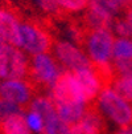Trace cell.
Segmentation results:
<instances>
[{
  "instance_id": "d4e9b609",
  "label": "cell",
  "mask_w": 132,
  "mask_h": 134,
  "mask_svg": "<svg viewBox=\"0 0 132 134\" xmlns=\"http://www.w3.org/2000/svg\"><path fill=\"white\" fill-rule=\"evenodd\" d=\"M112 134H132V125H128V126H120L118 130H115Z\"/></svg>"
},
{
  "instance_id": "3957f363",
  "label": "cell",
  "mask_w": 132,
  "mask_h": 134,
  "mask_svg": "<svg viewBox=\"0 0 132 134\" xmlns=\"http://www.w3.org/2000/svg\"><path fill=\"white\" fill-rule=\"evenodd\" d=\"M53 43L52 35L44 25L33 20H21L16 47L25 52L29 57L50 52Z\"/></svg>"
},
{
  "instance_id": "d6986e66",
  "label": "cell",
  "mask_w": 132,
  "mask_h": 134,
  "mask_svg": "<svg viewBox=\"0 0 132 134\" xmlns=\"http://www.w3.org/2000/svg\"><path fill=\"white\" fill-rule=\"evenodd\" d=\"M114 35H116L118 37H124V39H132V24L127 20L125 16L122 17H115L114 23L111 27Z\"/></svg>"
},
{
  "instance_id": "cb8c5ba5",
  "label": "cell",
  "mask_w": 132,
  "mask_h": 134,
  "mask_svg": "<svg viewBox=\"0 0 132 134\" xmlns=\"http://www.w3.org/2000/svg\"><path fill=\"white\" fill-rule=\"evenodd\" d=\"M107 2L116 13L125 12L132 7V0H107Z\"/></svg>"
},
{
  "instance_id": "7a4b0ae2",
  "label": "cell",
  "mask_w": 132,
  "mask_h": 134,
  "mask_svg": "<svg viewBox=\"0 0 132 134\" xmlns=\"http://www.w3.org/2000/svg\"><path fill=\"white\" fill-rule=\"evenodd\" d=\"M95 108L104 120L116 126L132 125V104L119 96L111 85L104 86L95 98Z\"/></svg>"
},
{
  "instance_id": "7402d4cb",
  "label": "cell",
  "mask_w": 132,
  "mask_h": 134,
  "mask_svg": "<svg viewBox=\"0 0 132 134\" xmlns=\"http://www.w3.org/2000/svg\"><path fill=\"white\" fill-rule=\"evenodd\" d=\"M111 68L114 76L132 73V60H112Z\"/></svg>"
},
{
  "instance_id": "2e32d148",
  "label": "cell",
  "mask_w": 132,
  "mask_h": 134,
  "mask_svg": "<svg viewBox=\"0 0 132 134\" xmlns=\"http://www.w3.org/2000/svg\"><path fill=\"white\" fill-rule=\"evenodd\" d=\"M112 60H132V39L115 37Z\"/></svg>"
},
{
  "instance_id": "484cf974",
  "label": "cell",
  "mask_w": 132,
  "mask_h": 134,
  "mask_svg": "<svg viewBox=\"0 0 132 134\" xmlns=\"http://www.w3.org/2000/svg\"><path fill=\"white\" fill-rule=\"evenodd\" d=\"M124 16L127 17V20H128V21H129V23L132 24V7H131L129 9H127V11L124 12Z\"/></svg>"
},
{
  "instance_id": "ba28073f",
  "label": "cell",
  "mask_w": 132,
  "mask_h": 134,
  "mask_svg": "<svg viewBox=\"0 0 132 134\" xmlns=\"http://www.w3.org/2000/svg\"><path fill=\"white\" fill-rule=\"evenodd\" d=\"M0 97H3L17 106H28L34 97V85L25 79H7L0 81Z\"/></svg>"
},
{
  "instance_id": "52a82bcc",
  "label": "cell",
  "mask_w": 132,
  "mask_h": 134,
  "mask_svg": "<svg viewBox=\"0 0 132 134\" xmlns=\"http://www.w3.org/2000/svg\"><path fill=\"white\" fill-rule=\"evenodd\" d=\"M48 94L54 102L77 101V102L89 104L83 93V89L77 79V74H75V72L70 70H64L57 82L48 90Z\"/></svg>"
},
{
  "instance_id": "4316f807",
  "label": "cell",
  "mask_w": 132,
  "mask_h": 134,
  "mask_svg": "<svg viewBox=\"0 0 132 134\" xmlns=\"http://www.w3.org/2000/svg\"><path fill=\"white\" fill-rule=\"evenodd\" d=\"M2 2H3L4 5H11V4L15 2V0H2Z\"/></svg>"
},
{
  "instance_id": "4fadbf2b",
  "label": "cell",
  "mask_w": 132,
  "mask_h": 134,
  "mask_svg": "<svg viewBox=\"0 0 132 134\" xmlns=\"http://www.w3.org/2000/svg\"><path fill=\"white\" fill-rule=\"evenodd\" d=\"M0 134H32L25 122L24 110L0 121Z\"/></svg>"
},
{
  "instance_id": "8fae6325",
  "label": "cell",
  "mask_w": 132,
  "mask_h": 134,
  "mask_svg": "<svg viewBox=\"0 0 132 134\" xmlns=\"http://www.w3.org/2000/svg\"><path fill=\"white\" fill-rule=\"evenodd\" d=\"M106 120L97 110L95 106H90L87 113L74 125H70V134H104Z\"/></svg>"
},
{
  "instance_id": "ac0fdd59",
  "label": "cell",
  "mask_w": 132,
  "mask_h": 134,
  "mask_svg": "<svg viewBox=\"0 0 132 134\" xmlns=\"http://www.w3.org/2000/svg\"><path fill=\"white\" fill-rule=\"evenodd\" d=\"M90 0H58L60 11L69 13V15H77L83 13L89 5Z\"/></svg>"
},
{
  "instance_id": "5b68a950",
  "label": "cell",
  "mask_w": 132,
  "mask_h": 134,
  "mask_svg": "<svg viewBox=\"0 0 132 134\" xmlns=\"http://www.w3.org/2000/svg\"><path fill=\"white\" fill-rule=\"evenodd\" d=\"M29 73V56L18 47L0 40V80L25 79Z\"/></svg>"
},
{
  "instance_id": "9c48e42d",
  "label": "cell",
  "mask_w": 132,
  "mask_h": 134,
  "mask_svg": "<svg viewBox=\"0 0 132 134\" xmlns=\"http://www.w3.org/2000/svg\"><path fill=\"white\" fill-rule=\"evenodd\" d=\"M83 15L86 29L111 28L115 17L118 16L107 0H90Z\"/></svg>"
},
{
  "instance_id": "ffe728a7",
  "label": "cell",
  "mask_w": 132,
  "mask_h": 134,
  "mask_svg": "<svg viewBox=\"0 0 132 134\" xmlns=\"http://www.w3.org/2000/svg\"><path fill=\"white\" fill-rule=\"evenodd\" d=\"M30 3L36 9H39L41 13L53 16L60 13V5H58V0H30Z\"/></svg>"
},
{
  "instance_id": "e0dca14e",
  "label": "cell",
  "mask_w": 132,
  "mask_h": 134,
  "mask_svg": "<svg viewBox=\"0 0 132 134\" xmlns=\"http://www.w3.org/2000/svg\"><path fill=\"white\" fill-rule=\"evenodd\" d=\"M24 117H25V122L29 130L32 131V134H44L45 121L39 111L28 108L27 110H24Z\"/></svg>"
},
{
  "instance_id": "6da1fadb",
  "label": "cell",
  "mask_w": 132,
  "mask_h": 134,
  "mask_svg": "<svg viewBox=\"0 0 132 134\" xmlns=\"http://www.w3.org/2000/svg\"><path fill=\"white\" fill-rule=\"evenodd\" d=\"M114 41L115 35L111 28H97L85 31L81 45L92 66L97 69H112Z\"/></svg>"
},
{
  "instance_id": "8992f818",
  "label": "cell",
  "mask_w": 132,
  "mask_h": 134,
  "mask_svg": "<svg viewBox=\"0 0 132 134\" xmlns=\"http://www.w3.org/2000/svg\"><path fill=\"white\" fill-rule=\"evenodd\" d=\"M52 52L55 60L64 68V70L77 72L91 66L87 54L85 53L82 45L78 43H74L66 39L57 40L53 43Z\"/></svg>"
},
{
  "instance_id": "5bb4252c",
  "label": "cell",
  "mask_w": 132,
  "mask_h": 134,
  "mask_svg": "<svg viewBox=\"0 0 132 134\" xmlns=\"http://www.w3.org/2000/svg\"><path fill=\"white\" fill-rule=\"evenodd\" d=\"M110 85L119 96L132 104V73L114 76Z\"/></svg>"
},
{
  "instance_id": "603a6c76",
  "label": "cell",
  "mask_w": 132,
  "mask_h": 134,
  "mask_svg": "<svg viewBox=\"0 0 132 134\" xmlns=\"http://www.w3.org/2000/svg\"><path fill=\"white\" fill-rule=\"evenodd\" d=\"M85 31H86V29H85ZM83 35H85V32H83L78 25H74V24L67 25L66 29H65L66 40H70V41H74V43H78V44L82 43Z\"/></svg>"
},
{
  "instance_id": "9a60e30c",
  "label": "cell",
  "mask_w": 132,
  "mask_h": 134,
  "mask_svg": "<svg viewBox=\"0 0 132 134\" xmlns=\"http://www.w3.org/2000/svg\"><path fill=\"white\" fill-rule=\"evenodd\" d=\"M44 121H45L44 134H70V125H67L65 121L60 118L57 110L46 116Z\"/></svg>"
},
{
  "instance_id": "277c9868",
  "label": "cell",
  "mask_w": 132,
  "mask_h": 134,
  "mask_svg": "<svg viewBox=\"0 0 132 134\" xmlns=\"http://www.w3.org/2000/svg\"><path fill=\"white\" fill-rule=\"evenodd\" d=\"M64 73V68L55 60V57L50 52L34 54L29 59V73L28 79L33 85L50 89L60 76Z\"/></svg>"
},
{
  "instance_id": "7c38bea8",
  "label": "cell",
  "mask_w": 132,
  "mask_h": 134,
  "mask_svg": "<svg viewBox=\"0 0 132 134\" xmlns=\"http://www.w3.org/2000/svg\"><path fill=\"white\" fill-rule=\"evenodd\" d=\"M54 104L60 118L67 125H74L75 122H78L90 109V104L77 101H60Z\"/></svg>"
},
{
  "instance_id": "44dd1931",
  "label": "cell",
  "mask_w": 132,
  "mask_h": 134,
  "mask_svg": "<svg viewBox=\"0 0 132 134\" xmlns=\"http://www.w3.org/2000/svg\"><path fill=\"white\" fill-rule=\"evenodd\" d=\"M21 110H23V108L17 106L16 104H13L3 97H0V121H3L7 117L12 116V114H15L17 111H21Z\"/></svg>"
},
{
  "instance_id": "30bf717a",
  "label": "cell",
  "mask_w": 132,
  "mask_h": 134,
  "mask_svg": "<svg viewBox=\"0 0 132 134\" xmlns=\"http://www.w3.org/2000/svg\"><path fill=\"white\" fill-rule=\"evenodd\" d=\"M21 19L11 5H0V40L16 45Z\"/></svg>"
}]
</instances>
